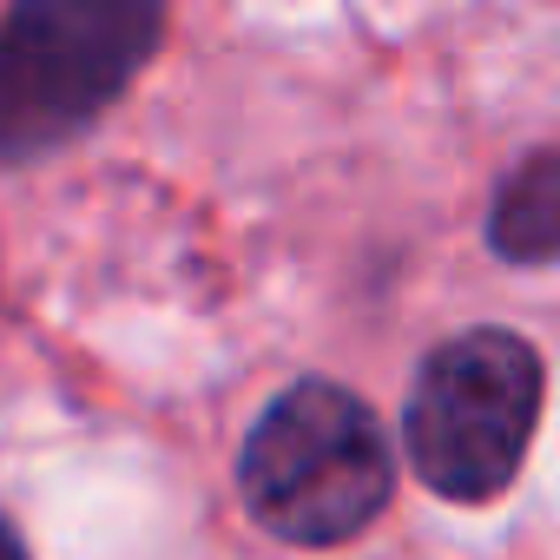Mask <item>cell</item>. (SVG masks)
<instances>
[{"mask_svg": "<svg viewBox=\"0 0 560 560\" xmlns=\"http://www.w3.org/2000/svg\"><path fill=\"white\" fill-rule=\"evenodd\" d=\"M0 560H27V547H21V534H14L8 514H0Z\"/></svg>", "mask_w": 560, "mask_h": 560, "instance_id": "obj_5", "label": "cell"}, {"mask_svg": "<svg viewBox=\"0 0 560 560\" xmlns=\"http://www.w3.org/2000/svg\"><path fill=\"white\" fill-rule=\"evenodd\" d=\"M547 402V363L521 330L475 324L442 337L409 389L402 448L429 494L481 508L521 481Z\"/></svg>", "mask_w": 560, "mask_h": 560, "instance_id": "obj_3", "label": "cell"}, {"mask_svg": "<svg viewBox=\"0 0 560 560\" xmlns=\"http://www.w3.org/2000/svg\"><path fill=\"white\" fill-rule=\"evenodd\" d=\"M396 494V448L383 416L330 383H284L237 448V501L244 514L291 547H343L357 540Z\"/></svg>", "mask_w": 560, "mask_h": 560, "instance_id": "obj_1", "label": "cell"}, {"mask_svg": "<svg viewBox=\"0 0 560 560\" xmlns=\"http://www.w3.org/2000/svg\"><path fill=\"white\" fill-rule=\"evenodd\" d=\"M488 250L501 264L540 270L560 250V152L534 145L514 172H501L488 198Z\"/></svg>", "mask_w": 560, "mask_h": 560, "instance_id": "obj_4", "label": "cell"}, {"mask_svg": "<svg viewBox=\"0 0 560 560\" xmlns=\"http://www.w3.org/2000/svg\"><path fill=\"white\" fill-rule=\"evenodd\" d=\"M165 40L159 0H14L0 14V165L93 132Z\"/></svg>", "mask_w": 560, "mask_h": 560, "instance_id": "obj_2", "label": "cell"}]
</instances>
